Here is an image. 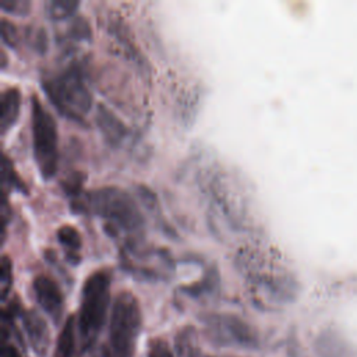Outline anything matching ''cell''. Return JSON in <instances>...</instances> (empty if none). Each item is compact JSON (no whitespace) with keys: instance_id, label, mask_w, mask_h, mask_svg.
Listing matches in <instances>:
<instances>
[{"instance_id":"20","label":"cell","mask_w":357,"mask_h":357,"mask_svg":"<svg viewBox=\"0 0 357 357\" xmlns=\"http://www.w3.org/2000/svg\"><path fill=\"white\" fill-rule=\"evenodd\" d=\"M82 181H84V178L81 177L79 173H73L68 177H66L64 184H63V188H64L66 194L70 195L73 199H75L79 195Z\"/></svg>"},{"instance_id":"7","label":"cell","mask_w":357,"mask_h":357,"mask_svg":"<svg viewBox=\"0 0 357 357\" xmlns=\"http://www.w3.org/2000/svg\"><path fill=\"white\" fill-rule=\"evenodd\" d=\"M32 290L40 308L53 321H59L64 310V297L57 282L49 275L39 273L32 279Z\"/></svg>"},{"instance_id":"13","label":"cell","mask_w":357,"mask_h":357,"mask_svg":"<svg viewBox=\"0 0 357 357\" xmlns=\"http://www.w3.org/2000/svg\"><path fill=\"white\" fill-rule=\"evenodd\" d=\"M78 7L79 1L77 0H47L43 4L45 14L52 21H60L71 17Z\"/></svg>"},{"instance_id":"22","label":"cell","mask_w":357,"mask_h":357,"mask_svg":"<svg viewBox=\"0 0 357 357\" xmlns=\"http://www.w3.org/2000/svg\"><path fill=\"white\" fill-rule=\"evenodd\" d=\"M1 357H22L20 354V351L13 346V344H7L3 343V349H1Z\"/></svg>"},{"instance_id":"8","label":"cell","mask_w":357,"mask_h":357,"mask_svg":"<svg viewBox=\"0 0 357 357\" xmlns=\"http://www.w3.org/2000/svg\"><path fill=\"white\" fill-rule=\"evenodd\" d=\"M22 325L25 329V333L28 336L29 344L33 349V351L43 357L46 356V351L49 349L50 336L49 329L46 325V321L36 312V311H25L21 314Z\"/></svg>"},{"instance_id":"4","label":"cell","mask_w":357,"mask_h":357,"mask_svg":"<svg viewBox=\"0 0 357 357\" xmlns=\"http://www.w3.org/2000/svg\"><path fill=\"white\" fill-rule=\"evenodd\" d=\"M142 312L137 297L123 290L112 304L109 322V346L112 357H132L141 332Z\"/></svg>"},{"instance_id":"14","label":"cell","mask_w":357,"mask_h":357,"mask_svg":"<svg viewBox=\"0 0 357 357\" xmlns=\"http://www.w3.org/2000/svg\"><path fill=\"white\" fill-rule=\"evenodd\" d=\"M1 177H3V190H7L8 187L11 190L26 192V187L24 181L17 174L13 166V162L7 158L6 153H3V158H1Z\"/></svg>"},{"instance_id":"23","label":"cell","mask_w":357,"mask_h":357,"mask_svg":"<svg viewBox=\"0 0 357 357\" xmlns=\"http://www.w3.org/2000/svg\"><path fill=\"white\" fill-rule=\"evenodd\" d=\"M6 66V53H4V50H1V67H4Z\"/></svg>"},{"instance_id":"9","label":"cell","mask_w":357,"mask_h":357,"mask_svg":"<svg viewBox=\"0 0 357 357\" xmlns=\"http://www.w3.org/2000/svg\"><path fill=\"white\" fill-rule=\"evenodd\" d=\"M95 120L105 141L112 146L120 145L124 141V138L128 135V130L123 124V121L113 112H110L105 105L99 103L96 106Z\"/></svg>"},{"instance_id":"21","label":"cell","mask_w":357,"mask_h":357,"mask_svg":"<svg viewBox=\"0 0 357 357\" xmlns=\"http://www.w3.org/2000/svg\"><path fill=\"white\" fill-rule=\"evenodd\" d=\"M149 357H174V356L170 347L167 346V343H165L163 340H155L151 346Z\"/></svg>"},{"instance_id":"18","label":"cell","mask_w":357,"mask_h":357,"mask_svg":"<svg viewBox=\"0 0 357 357\" xmlns=\"http://www.w3.org/2000/svg\"><path fill=\"white\" fill-rule=\"evenodd\" d=\"M216 283H218L216 271H215V269H211V271L205 275V278L202 279L201 283H197V284H194V286H188L187 293H188V294H199V293H204V291H212Z\"/></svg>"},{"instance_id":"11","label":"cell","mask_w":357,"mask_h":357,"mask_svg":"<svg viewBox=\"0 0 357 357\" xmlns=\"http://www.w3.org/2000/svg\"><path fill=\"white\" fill-rule=\"evenodd\" d=\"M56 238L61 248L64 250V255L67 261L73 265L79 262V250H81V236L78 230L71 225H61L56 230Z\"/></svg>"},{"instance_id":"2","label":"cell","mask_w":357,"mask_h":357,"mask_svg":"<svg viewBox=\"0 0 357 357\" xmlns=\"http://www.w3.org/2000/svg\"><path fill=\"white\" fill-rule=\"evenodd\" d=\"M110 282L107 269H96L86 276L82 284L77 328L85 347L95 342L106 321L110 305Z\"/></svg>"},{"instance_id":"16","label":"cell","mask_w":357,"mask_h":357,"mask_svg":"<svg viewBox=\"0 0 357 357\" xmlns=\"http://www.w3.org/2000/svg\"><path fill=\"white\" fill-rule=\"evenodd\" d=\"M13 283V264L7 254H3L0 258V291L1 300L7 298V294L11 289Z\"/></svg>"},{"instance_id":"3","label":"cell","mask_w":357,"mask_h":357,"mask_svg":"<svg viewBox=\"0 0 357 357\" xmlns=\"http://www.w3.org/2000/svg\"><path fill=\"white\" fill-rule=\"evenodd\" d=\"M42 86L52 105L67 119L84 123L92 96L85 85L79 66L70 64L52 77L42 79Z\"/></svg>"},{"instance_id":"10","label":"cell","mask_w":357,"mask_h":357,"mask_svg":"<svg viewBox=\"0 0 357 357\" xmlns=\"http://www.w3.org/2000/svg\"><path fill=\"white\" fill-rule=\"evenodd\" d=\"M21 109V92L17 86H7L0 93V130L6 134L15 123Z\"/></svg>"},{"instance_id":"5","label":"cell","mask_w":357,"mask_h":357,"mask_svg":"<svg viewBox=\"0 0 357 357\" xmlns=\"http://www.w3.org/2000/svg\"><path fill=\"white\" fill-rule=\"evenodd\" d=\"M32 152L38 172L43 180H50L59 163V135L52 113L42 105L39 96H29Z\"/></svg>"},{"instance_id":"15","label":"cell","mask_w":357,"mask_h":357,"mask_svg":"<svg viewBox=\"0 0 357 357\" xmlns=\"http://www.w3.org/2000/svg\"><path fill=\"white\" fill-rule=\"evenodd\" d=\"M91 38V28H89V22L78 15L74 17L70 22V25L66 29L64 33V42L67 40H73V42H81V40H88Z\"/></svg>"},{"instance_id":"17","label":"cell","mask_w":357,"mask_h":357,"mask_svg":"<svg viewBox=\"0 0 357 357\" xmlns=\"http://www.w3.org/2000/svg\"><path fill=\"white\" fill-rule=\"evenodd\" d=\"M0 33H1V42L8 46H15L18 42V31L14 26L13 22H10L7 18L0 20Z\"/></svg>"},{"instance_id":"19","label":"cell","mask_w":357,"mask_h":357,"mask_svg":"<svg viewBox=\"0 0 357 357\" xmlns=\"http://www.w3.org/2000/svg\"><path fill=\"white\" fill-rule=\"evenodd\" d=\"M0 8L10 14L22 15L29 11L31 1L29 0H0Z\"/></svg>"},{"instance_id":"12","label":"cell","mask_w":357,"mask_h":357,"mask_svg":"<svg viewBox=\"0 0 357 357\" xmlns=\"http://www.w3.org/2000/svg\"><path fill=\"white\" fill-rule=\"evenodd\" d=\"M77 322L74 317H68L57 340L56 357H75V339H77Z\"/></svg>"},{"instance_id":"1","label":"cell","mask_w":357,"mask_h":357,"mask_svg":"<svg viewBox=\"0 0 357 357\" xmlns=\"http://www.w3.org/2000/svg\"><path fill=\"white\" fill-rule=\"evenodd\" d=\"M85 206L103 219L110 236L124 237V247L142 243L145 219L134 198L124 190L114 185L95 188L86 194Z\"/></svg>"},{"instance_id":"6","label":"cell","mask_w":357,"mask_h":357,"mask_svg":"<svg viewBox=\"0 0 357 357\" xmlns=\"http://www.w3.org/2000/svg\"><path fill=\"white\" fill-rule=\"evenodd\" d=\"M205 332L218 346L254 349L257 333L241 318L233 314H206L202 317Z\"/></svg>"}]
</instances>
